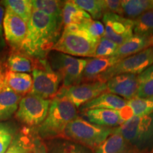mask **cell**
I'll list each match as a JSON object with an SVG mask.
<instances>
[{
    "mask_svg": "<svg viewBox=\"0 0 153 153\" xmlns=\"http://www.w3.org/2000/svg\"><path fill=\"white\" fill-rule=\"evenodd\" d=\"M62 25V19L33 10L20 48L28 56L44 60L60 38Z\"/></svg>",
    "mask_w": 153,
    "mask_h": 153,
    "instance_id": "6da1fadb",
    "label": "cell"
},
{
    "mask_svg": "<svg viewBox=\"0 0 153 153\" xmlns=\"http://www.w3.org/2000/svg\"><path fill=\"white\" fill-rule=\"evenodd\" d=\"M76 116V108L72 103L65 98L55 97L46 118L35 132L43 140L63 138L67 126Z\"/></svg>",
    "mask_w": 153,
    "mask_h": 153,
    "instance_id": "7a4b0ae2",
    "label": "cell"
},
{
    "mask_svg": "<svg viewBox=\"0 0 153 153\" xmlns=\"http://www.w3.org/2000/svg\"><path fill=\"white\" fill-rule=\"evenodd\" d=\"M98 42L79 25H70L64 26L52 50L71 56L94 57Z\"/></svg>",
    "mask_w": 153,
    "mask_h": 153,
    "instance_id": "3957f363",
    "label": "cell"
},
{
    "mask_svg": "<svg viewBox=\"0 0 153 153\" xmlns=\"http://www.w3.org/2000/svg\"><path fill=\"white\" fill-rule=\"evenodd\" d=\"M114 129L95 125L82 117L76 116L67 126L63 138L95 150L111 135Z\"/></svg>",
    "mask_w": 153,
    "mask_h": 153,
    "instance_id": "277c9868",
    "label": "cell"
},
{
    "mask_svg": "<svg viewBox=\"0 0 153 153\" xmlns=\"http://www.w3.org/2000/svg\"><path fill=\"white\" fill-rule=\"evenodd\" d=\"M114 131L120 133L130 145L145 148L153 140V114L133 117L115 128Z\"/></svg>",
    "mask_w": 153,
    "mask_h": 153,
    "instance_id": "5b68a950",
    "label": "cell"
},
{
    "mask_svg": "<svg viewBox=\"0 0 153 153\" xmlns=\"http://www.w3.org/2000/svg\"><path fill=\"white\" fill-rule=\"evenodd\" d=\"M52 68L62 76V87L68 88L80 84L88 60L77 58L55 51L51 57Z\"/></svg>",
    "mask_w": 153,
    "mask_h": 153,
    "instance_id": "8992f818",
    "label": "cell"
},
{
    "mask_svg": "<svg viewBox=\"0 0 153 153\" xmlns=\"http://www.w3.org/2000/svg\"><path fill=\"white\" fill-rule=\"evenodd\" d=\"M153 64V46L120 60L99 76L97 81L106 82L122 74L138 75Z\"/></svg>",
    "mask_w": 153,
    "mask_h": 153,
    "instance_id": "52a82bcc",
    "label": "cell"
},
{
    "mask_svg": "<svg viewBox=\"0 0 153 153\" xmlns=\"http://www.w3.org/2000/svg\"><path fill=\"white\" fill-rule=\"evenodd\" d=\"M51 102L50 99L28 94L20 100L16 117L29 127H38L46 118Z\"/></svg>",
    "mask_w": 153,
    "mask_h": 153,
    "instance_id": "ba28073f",
    "label": "cell"
},
{
    "mask_svg": "<svg viewBox=\"0 0 153 153\" xmlns=\"http://www.w3.org/2000/svg\"><path fill=\"white\" fill-rule=\"evenodd\" d=\"M45 68H34L32 72L33 85L30 94L37 96L44 99L55 98L60 89L62 76L51 68V65L45 62Z\"/></svg>",
    "mask_w": 153,
    "mask_h": 153,
    "instance_id": "9c48e42d",
    "label": "cell"
},
{
    "mask_svg": "<svg viewBox=\"0 0 153 153\" xmlns=\"http://www.w3.org/2000/svg\"><path fill=\"white\" fill-rule=\"evenodd\" d=\"M105 92H107L106 82L95 81L68 88L61 87L55 97L68 99L77 108Z\"/></svg>",
    "mask_w": 153,
    "mask_h": 153,
    "instance_id": "30bf717a",
    "label": "cell"
},
{
    "mask_svg": "<svg viewBox=\"0 0 153 153\" xmlns=\"http://www.w3.org/2000/svg\"><path fill=\"white\" fill-rule=\"evenodd\" d=\"M105 28L104 38L119 45L134 35V21L123 16L105 13L102 17Z\"/></svg>",
    "mask_w": 153,
    "mask_h": 153,
    "instance_id": "8fae6325",
    "label": "cell"
},
{
    "mask_svg": "<svg viewBox=\"0 0 153 153\" xmlns=\"http://www.w3.org/2000/svg\"><path fill=\"white\" fill-rule=\"evenodd\" d=\"M3 29L7 41L13 47L20 48L27 33V23L11 10L6 9Z\"/></svg>",
    "mask_w": 153,
    "mask_h": 153,
    "instance_id": "7c38bea8",
    "label": "cell"
},
{
    "mask_svg": "<svg viewBox=\"0 0 153 153\" xmlns=\"http://www.w3.org/2000/svg\"><path fill=\"white\" fill-rule=\"evenodd\" d=\"M106 83L107 92L117 95L126 101L137 97L138 79L136 74H119L108 80Z\"/></svg>",
    "mask_w": 153,
    "mask_h": 153,
    "instance_id": "4fadbf2b",
    "label": "cell"
},
{
    "mask_svg": "<svg viewBox=\"0 0 153 153\" xmlns=\"http://www.w3.org/2000/svg\"><path fill=\"white\" fill-rule=\"evenodd\" d=\"M4 74L0 77V122L7 120L16 112L22 99L21 95L17 94L6 85Z\"/></svg>",
    "mask_w": 153,
    "mask_h": 153,
    "instance_id": "5bb4252c",
    "label": "cell"
},
{
    "mask_svg": "<svg viewBox=\"0 0 153 153\" xmlns=\"http://www.w3.org/2000/svg\"><path fill=\"white\" fill-rule=\"evenodd\" d=\"M83 118L91 123L104 127H118L123 123L119 111L95 108L82 112Z\"/></svg>",
    "mask_w": 153,
    "mask_h": 153,
    "instance_id": "9a60e30c",
    "label": "cell"
},
{
    "mask_svg": "<svg viewBox=\"0 0 153 153\" xmlns=\"http://www.w3.org/2000/svg\"><path fill=\"white\" fill-rule=\"evenodd\" d=\"M120 59L116 56L88 60L82 74V81L95 82L108 68L116 64Z\"/></svg>",
    "mask_w": 153,
    "mask_h": 153,
    "instance_id": "2e32d148",
    "label": "cell"
},
{
    "mask_svg": "<svg viewBox=\"0 0 153 153\" xmlns=\"http://www.w3.org/2000/svg\"><path fill=\"white\" fill-rule=\"evenodd\" d=\"M127 104V101L114 94L105 92L80 107L82 112L95 108L119 111Z\"/></svg>",
    "mask_w": 153,
    "mask_h": 153,
    "instance_id": "e0dca14e",
    "label": "cell"
},
{
    "mask_svg": "<svg viewBox=\"0 0 153 153\" xmlns=\"http://www.w3.org/2000/svg\"><path fill=\"white\" fill-rule=\"evenodd\" d=\"M152 46L153 36L145 37V36L133 35L125 43L118 46L114 56L122 59L130 55L136 54Z\"/></svg>",
    "mask_w": 153,
    "mask_h": 153,
    "instance_id": "ac0fdd59",
    "label": "cell"
},
{
    "mask_svg": "<svg viewBox=\"0 0 153 153\" xmlns=\"http://www.w3.org/2000/svg\"><path fill=\"white\" fill-rule=\"evenodd\" d=\"M4 80L6 85L19 95L30 93L33 85L32 76L28 73H19L8 70L4 74Z\"/></svg>",
    "mask_w": 153,
    "mask_h": 153,
    "instance_id": "d6986e66",
    "label": "cell"
},
{
    "mask_svg": "<svg viewBox=\"0 0 153 153\" xmlns=\"http://www.w3.org/2000/svg\"><path fill=\"white\" fill-rule=\"evenodd\" d=\"M62 17L64 26L79 25L92 19L90 15L80 8L74 0L64 1Z\"/></svg>",
    "mask_w": 153,
    "mask_h": 153,
    "instance_id": "ffe728a7",
    "label": "cell"
},
{
    "mask_svg": "<svg viewBox=\"0 0 153 153\" xmlns=\"http://www.w3.org/2000/svg\"><path fill=\"white\" fill-rule=\"evenodd\" d=\"M130 145L120 133L114 132L94 150V153H128Z\"/></svg>",
    "mask_w": 153,
    "mask_h": 153,
    "instance_id": "44dd1931",
    "label": "cell"
},
{
    "mask_svg": "<svg viewBox=\"0 0 153 153\" xmlns=\"http://www.w3.org/2000/svg\"><path fill=\"white\" fill-rule=\"evenodd\" d=\"M153 7V0H123V16L135 20Z\"/></svg>",
    "mask_w": 153,
    "mask_h": 153,
    "instance_id": "7402d4cb",
    "label": "cell"
},
{
    "mask_svg": "<svg viewBox=\"0 0 153 153\" xmlns=\"http://www.w3.org/2000/svg\"><path fill=\"white\" fill-rule=\"evenodd\" d=\"M48 148V153H91L90 149L65 138H56Z\"/></svg>",
    "mask_w": 153,
    "mask_h": 153,
    "instance_id": "603a6c76",
    "label": "cell"
},
{
    "mask_svg": "<svg viewBox=\"0 0 153 153\" xmlns=\"http://www.w3.org/2000/svg\"><path fill=\"white\" fill-rule=\"evenodd\" d=\"M137 97L153 100V64L137 75Z\"/></svg>",
    "mask_w": 153,
    "mask_h": 153,
    "instance_id": "cb8c5ba5",
    "label": "cell"
},
{
    "mask_svg": "<svg viewBox=\"0 0 153 153\" xmlns=\"http://www.w3.org/2000/svg\"><path fill=\"white\" fill-rule=\"evenodd\" d=\"M134 21V35L152 37L153 36V7L145 11Z\"/></svg>",
    "mask_w": 153,
    "mask_h": 153,
    "instance_id": "d4e9b609",
    "label": "cell"
},
{
    "mask_svg": "<svg viewBox=\"0 0 153 153\" xmlns=\"http://www.w3.org/2000/svg\"><path fill=\"white\" fill-rule=\"evenodd\" d=\"M1 3L28 24L33 10L31 0H6Z\"/></svg>",
    "mask_w": 153,
    "mask_h": 153,
    "instance_id": "484cf974",
    "label": "cell"
},
{
    "mask_svg": "<svg viewBox=\"0 0 153 153\" xmlns=\"http://www.w3.org/2000/svg\"><path fill=\"white\" fill-rule=\"evenodd\" d=\"M33 10L42 11L50 16L62 19L64 1L57 0H31Z\"/></svg>",
    "mask_w": 153,
    "mask_h": 153,
    "instance_id": "4316f807",
    "label": "cell"
},
{
    "mask_svg": "<svg viewBox=\"0 0 153 153\" xmlns=\"http://www.w3.org/2000/svg\"><path fill=\"white\" fill-rule=\"evenodd\" d=\"M127 105L131 108L134 117H140L153 114V100L136 97L127 101Z\"/></svg>",
    "mask_w": 153,
    "mask_h": 153,
    "instance_id": "83f0119b",
    "label": "cell"
},
{
    "mask_svg": "<svg viewBox=\"0 0 153 153\" xmlns=\"http://www.w3.org/2000/svg\"><path fill=\"white\" fill-rule=\"evenodd\" d=\"M31 139L30 134L21 132L16 134L8 150L5 153H30Z\"/></svg>",
    "mask_w": 153,
    "mask_h": 153,
    "instance_id": "f1b7e54d",
    "label": "cell"
},
{
    "mask_svg": "<svg viewBox=\"0 0 153 153\" xmlns=\"http://www.w3.org/2000/svg\"><path fill=\"white\" fill-rule=\"evenodd\" d=\"M80 8L90 15L94 20L101 19L105 14L103 0H74Z\"/></svg>",
    "mask_w": 153,
    "mask_h": 153,
    "instance_id": "f546056e",
    "label": "cell"
},
{
    "mask_svg": "<svg viewBox=\"0 0 153 153\" xmlns=\"http://www.w3.org/2000/svg\"><path fill=\"white\" fill-rule=\"evenodd\" d=\"M9 71L19 73H28L32 70L31 62L27 57L21 54L11 55L7 60Z\"/></svg>",
    "mask_w": 153,
    "mask_h": 153,
    "instance_id": "4dcf8cb0",
    "label": "cell"
},
{
    "mask_svg": "<svg viewBox=\"0 0 153 153\" xmlns=\"http://www.w3.org/2000/svg\"><path fill=\"white\" fill-rule=\"evenodd\" d=\"M118 48V45L117 44L102 37L97 43L94 57L104 58L114 56Z\"/></svg>",
    "mask_w": 153,
    "mask_h": 153,
    "instance_id": "1f68e13d",
    "label": "cell"
},
{
    "mask_svg": "<svg viewBox=\"0 0 153 153\" xmlns=\"http://www.w3.org/2000/svg\"><path fill=\"white\" fill-rule=\"evenodd\" d=\"M15 135L14 130L8 124L0 123V153H5L10 146Z\"/></svg>",
    "mask_w": 153,
    "mask_h": 153,
    "instance_id": "d6a6232c",
    "label": "cell"
},
{
    "mask_svg": "<svg viewBox=\"0 0 153 153\" xmlns=\"http://www.w3.org/2000/svg\"><path fill=\"white\" fill-rule=\"evenodd\" d=\"M82 28H84L91 36H92L95 39L99 40L104 37L105 33V28L104 24L98 20L88 21L85 23L79 24Z\"/></svg>",
    "mask_w": 153,
    "mask_h": 153,
    "instance_id": "836d02e7",
    "label": "cell"
},
{
    "mask_svg": "<svg viewBox=\"0 0 153 153\" xmlns=\"http://www.w3.org/2000/svg\"><path fill=\"white\" fill-rule=\"evenodd\" d=\"M105 13H113L123 16L122 1L120 0H103Z\"/></svg>",
    "mask_w": 153,
    "mask_h": 153,
    "instance_id": "e575fe53",
    "label": "cell"
},
{
    "mask_svg": "<svg viewBox=\"0 0 153 153\" xmlns=\"http://www.w3.org/2000/svg\"><path fill=\"white\" fill-rule=\"evenodd\" d=\"M30 139H31V153H48L47 145L43 142L37 133H30Z\"/></svg>",
    "mask_w": 153,
    "mask_h": 153,
    "instance_id": "d590c367",
    "label": "cell"
},
{
    "mask_svg": "<svg viewBox=\"0 0 153 153\" xmlns=\"http://www.w3.org/2000/svg\"><path fill=\"white\" fill-rule=\"evenodd\" d=\"M6 12V8L2 3H0V39L2 38L4 29H3V22Z\"/></svg>",
    "mask_w": 153,
    "mask_h": 153,
    "instance_id": "8d00e7d4",
    "label": "cell"
},
{
    "mask_svg": "<svg viewBox=\"0 0 153 153\" xmlns=\"http://www.w3.org/2000/svg\"><path fill=\"white\" fill-rule=\"evenodd\" d=\"M3 72H2V70H1V65H0V77H1V76L3 75Z\"/></svg>",
    "mask_w": 153,
    "mask_h": 153,
    "instance_id": "74e56055",
    "label": "cell"
},
{
    "mask_svg": "<svg viewBox=\"0 0 153 153\" xmlns=\"http://www.w3.org/2000/svg\"><path fill=\"white\" fill-rule=\"evenodd\" d=\"M30 153H31V152H30Z\"/></svg>",
    "mask_w": 153,
    "mask_h": 153,
    "instance_id": "f35d334b",
    "label": "cell"
}]
</instances>
